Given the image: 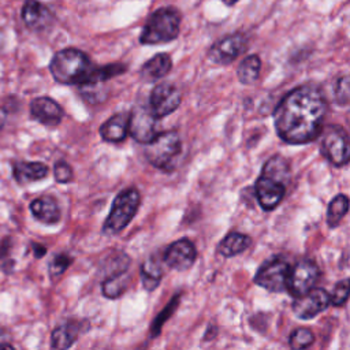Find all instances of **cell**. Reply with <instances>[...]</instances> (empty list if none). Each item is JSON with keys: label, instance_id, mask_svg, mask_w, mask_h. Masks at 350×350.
<instances>
[{"label": "cell", "instance_id": "obj_12", "mask_svg": "<svg viewBox=\"0 0 350 350\" xmlns=\"http://www.w3.org/2000/svg\"><path fill=\"white\" fill-rule=\"evenodd\" d=\"M329 305V294L321 287H312L305 294L295 297L293 302V312L297 317L308 320L313 319Z\"/></svg>", "mask_w": 350, "mask_h": 350}, {"label": "cell", "instance_id": "obj_20", "mask_svg": "<svg viewBox=\"0 0 350 350\" xmlns=\"http://www.w3.org/2000/svg\"><path fill=\"white\" fill-rule=\"evenodd\" d=\"M172 67V60L167 53H157L149 59L139 71V75L146 82H154L165 77Z\"/></svg>", "mask_w": 350, "mask_h": 350}, {"label": "cell", "instance_id": "obj_17", "mask_svg": "<svg viewBox=\"0 0 350 350\" xmlns=\"http://www.w3.org/2000/svg\"><path fill=\"white\" fill-rule=\"evenodd\" d=\"M129 134V115L115 113L100 126V135L107 142H122Z\"/></svg>", "mask_w": 350, "mask_h": 350}, {"label": "cell", "instance_id": "obj_6", "mask_svg": "<svg viewBox=\"0 0 350 350\" xmlns=\"http://www.w3.org/2000/svg\"><path fill=\"white\" fill-rule=\"evenodd\" d=\"M320 150L334 165L342 167L349 163V137L342 126L329 124L323 130Z\"/></svg>", "mask_w": 350, "mask_h": 350}, {"label": "cell", "instance_id": "obj_37", "mask_svg": "<svg viewBox=\"0 0 350 350\" xmlns=\"http://www.w3.org/2000/svg\"><path fill=\"white\" fill-rule=\"evenodd\" d=\"M227 5H232V4H235L238 0H223Z\"/></svg>", "mask_w": 350, "mask_h": 350}, {"label": "cell", "instance_id": "obj_14", "mask_svg": "<svg viewBox=\"0 0 350 350\" xmlns=\"http://www.w3.org/2000/svg\"><path fill=\"white\" fill-rule=\"evenodd\" d=\"M196 257L197 250L194 243L187 238H182L165 249L163 260L170 268L175 271H186L194 264Z\"/></svg>", "mask_w": 350, "mask_h": 350}, {"label": "cell", "instance_id": "obj_15", "mask_svg": "<svg viewBox=\"0 0 350 350\" xmlns=\"http://www.w3.org/2000/svg\"><path fill=\"white\" fill-rule=\"evenodd\" d=\"M30 115L45 126H57L63 116V108L51 97H36L30 103Z\"/></svg>", "mask_w": 350, "mask_h": 350}, {"label": "cell", "instance_id": "obj_2", "mask_svg": "<svg viewBox=\"0 0 350 350\" xmlns=\"http://www.w3.org/2000/svg\"><path fill=\"white\" fill-rule=\"evenodd\" d=\"M49 71L53 79L63 85L96 82V67L89 56L77 48H66L56 52L49 63Z\"/></svg>", "mask_w": 350, "mask_h": 350}, {"label": "cell", "instance_id": "obj_30", "mask_svg": "<svg viewBox=\"0 0 350 350\" xmlns=\"http://www.w3.org/2000/svg\"><path fill=\"white\" fill-rule=\"evenodd\" d=\"M71 261H72V258H71L68 254L62 253V254L55 256V257L51 260L49 267H48L49 275H51L52 278L60 276V275L68 268V265L71 264Z\"/></svg>", "mask_w": 350, "mask_h": 350}, {"label": "cell", "instance_id": "obj_21", "mask_svg": "<svg viewBox=\"0 0 350 350\" xmlns=\"http://www.w3.org/2000/svg\"><path fill=\"white\" fill-rule=\"evenodd\" d=\"M79 332V325L77 321L68 320L64 321L63 324L57 325L52 334H51V347L52 349H68L74 345V342L77 340Z\"/></svg>", "mask_w": 350, "mask_h": 350}, {"label": "cell", "instance_id": "obj_18", "mask_svg": "<svg viewBox=\"0 0 350 350\" xmlns=\"http://www.w3.org/2000/svg\"><path fill=\"white\" fill-rule=\"evenodd\" d=\"M30 211L33 216L44 224H55L60 220V206L53 197L42 196L31 201Z\"/></svg>", "mask_w": 350, "mask_h": 350}, {"label": "cell", "instance_id": "obj_5", "mask_svg": "<svg viewBox=\"0 0 350 350\" xmlns=\"http://www.w3.org/2000/svg\"><path fill=\"white\" fill-rule=\"evenodd\" d=\"M182 152V142L175 130L157 133L145 144V157L156 168L168 170Z\"/></svg>", "mask_w": 350, "mask_h": 350}, {"label": "cell", "instance_id": "obj_28", "mask_svg": "<svg viewBox=\"0 0 350 350\" xmlns=\"http://www.w3.org/2000/svg\"><path fill=\"white\" fill-rule=\"evenodd\" d=\"M288 342L291 349H306L314 342V335L309 328L299 327L291 332Z\"/></svg>", "mask_w": 350, "mask_h": 350}, {"label": "cell", "instance_id": "obj_10", "mask_svg": "<svg viewBox=\"0 0 350 350\" xmlns=\"http://www.w3.org/2000/svg\"><path fill=\"white\" fill-rule=\"evenodd\" d=\"M320 275V269L312 260H301L298 261L293 269H290L286 290L290 291L291 295L299 297L314 287Z\"/></svg>", "mask_w": 350, "mask_h": 350}, {"label": "cell", "instance_id": "obj_35", "mask_svg": "<svg viewBox=\"0 0 350 350\" xmlns=\"http://www.w3.org/2000/svg\"><path fill=\"white\" fill-rule=\"evenodd\" d=\"M33 250H34V256H36L37 258L42 257V256L46 253V247L42 246V245H40V243H33Z\"/></svg>", "mask_w": 350, "mask_h": 350}, {"label": "cell", "instance_id": "obj_13", "mask_svg": "<svg viewBox=\"0 0 350 350\" xmlns=\"http://www.w3.org/2000/svg\"><path fill=\"white\" fill-rule=\"evenodd\" d=\"M157 119L145 105L135 107L129 115V133L139 144H148L156 134Z\"/></svg>", "mask_w": 350, "mask_h": 350}, {"label": "cell", "instance_id": "obj_1", "mask_svg": "<svg viewBox=\"0 0 350 350\" xmlns=\"http://www.w3.org/2000/svg\"><path fill=\"white\" fill-rule=\"evenodd\" d=\"M327 108L324 93L314 85H301L290 90L272 113L279 138L287 144L316 139L321 133Z\"/></svg>", "mask_w": 350, "mask_h": 350}, {"label": "cell", "instance_id": "obj_27", "mask_svg": "<svg viewBox=\"0 0 350 350\" xmlns=\"http://www.w3.org/2000/svg\"><path fill=\"white\" fill-rule=\"evenodd\" d=\"M103 82H86L79 86V94L81 97L90 105H97L105 101L107 92L101 86Z\"/></svg>", "mask_w": 350, "mask_h": 350}, {"label": "cell", "instance_id": "obj_4", "mask_svg": "<svg viewBox=\"0 0 350 350\" xmlns=\"http://www.w3.org/2000/svg\"><path fill=\"white\" fill-rule=\"evenodd\" d=\"M139 204L141 196L137 189L129 187L120 191L112 202L111 212L103 226V232L105 235H115L124 230V227L135 216Z\"/></svg>", "mask_w": 350, "mask_h": 350}, {"label": "cell", "instance_id": "obj_11", "mask_svg": "<svg viewBox=\"0 0 350 350\" xmlns=\"http://www.w3.org/2000/svg\"><path fill=\"white\" fill-rule=\"evenodd\" d=\"M286 186L287 182L261 172L254 185V193L261 208L265 211L275 209L286 194Z\"/></svg>", "mask_w": 350, "mask_h": 350}, {"label": "cell", "instance_id": "obj_3", "mask_svg": "<svg viewBox=\"0 0 350 350\" xmlns=\"http://www.w3.org/2000/svg\"><path fill=\"white\" fill-rule=\"evenodd\" d=\"M180 14L174 7H163L156 10L146 21L139 36L144 45H156L170 42L179 34Z\"/></svg>", "mask_w": 350, "mask_h": 350}, {"label": "cell", "instance_id": "obj_26", "mask_svg": "<svg viewBox=\"0 0 350 350\" xmlns=\"http://www.w3.org/2000/svg\"><path fill=\"white\" fill-rule=\"evenodd\" d=\"M349 211V198L345 194L335 196L327 209V224L335 228Z\"/></svg>", "mask_w": 350, "mask_h": 350}, {"label": "cell", "instance_id": "obj_19", "mask_svg": "<svg viewBox=\"0 0 350 350\" xmlns=\"http://www.w3.org/2000/svg\"><path fill=\"white\" fill-rule=\"evenodd\" d=\"M12 175L19 185H29L44 179L48 167L41 161H18L12 167Z\"/></svg>", "mask_w": 350, "mask_h": 350}, {"label": "cell", "instance_id": "obj_16", "mask_svg": "<svg viewBox=\"0 0 350 350\" xmlns=\"http://www.w3.org/2000/svg\"><path fill=\"white\" fill-rule=\"evenodd\" d=\"M22 19L25 25L33 30H41L52 22V12L48 7L37 0H26L22 8Z\"/></svg>", "mask_w": 350, "mask_h": 350}, {"label": "cell", "instance_id": "obj_36", "mask_svg": "<svg viewBox=\"0 0 350 350\" xmlns=\"http://www.w3.org/2000/svg\"><path fill=\"white\" fill-rule=\"evenodd\" d=\"M3 45H4V36H3V33L0 31V49L3 48Z\"/></svg>", "mask_w": 350, "mask_h": 350}, {"label": "cell", "instance_id": "obj_23", "mask_svg": "<svg viewBox=\"0 0 350 350\" xmlns=\"http://www.w3.org/2000/svg\"><path fill=\"white\" fill-rule=\"evenodd\" d=\"M139 272L142 287L146 291H153L154 288H157L163 278V268L154 257H149L148 260H145V262H142L141 265Z\"/></svg>", "mask_w": 350, "mask_h": 350}, {"label": "cell", "instance_id": "obj_8", "mask_svg": "<svg viewBox=\"0 0 350 350\" xmlns=\"http://www.w3.org/2000/svg\"><path fill=\"white\" fill-rule=\"evenodd\" d=\"M182 101L180 90L171 82L156 85L149 96V111L156 119L172 113Z\"/></svg>", "mask_w": 350, "mask_h": 350}, {"label": "cell", "instance_id": "obj_32", "mask_svg": "<svg viewBox=\"0 0 350 350\" xmlns=\"http://www.w3.org/2000/svg\"><path fill=\"white\" fill-rule=\"evenodd\" d=\"M53 176L59 183H68L72 179V168L64 160H59L53 165Z\"/></svg>", "mask_w": 350, "mask_h": 350}, {"label": "cell", "instance_id": "obj_29", "mask_svg": "<svg viewBox=\"0 0 350 350\" xmlns=\"http://www.w3.org/2000/svg\"><path fill=\"white\" fill-rule=\"evenodd\" d=\"M334 93H335V100L339 105H347L349 104L350 85H349V77L347 75H342L336 79Z\"/></svg>", "mask_w": 350, "mask_h": 350}, {"label": "cell", "instance_id": "obj_25", "mask_svg": "<svg viewBox=\"0 0 350 350\" xmlns=\"http://www.w3.org/2000/svg\"><path fill=\"white\" fill-rule=\"evenodd\" d=\"M129 283H130V276L126 271L109 275L103 283V294L107 298L115 299L127 290Z\"/></svg>", "mask_w": 350, "mask_h": 350}, {"label": "cell", "instance_id": "obj_9", "mask_svg": "<svg viewBox=\"0 0 350 350\" xmlns=\"http://www.w3.org/2000/svg\"><path fill=\"white\" fill-rule=\"evenodd\" d=\"M247 48V38L242 33H234L216 41L208 51V57L216 64H230Z\"/></svg>", "mask_w": 350, "mask_h": 350}, {"label": "cell", "instance_id": "obj_33", "mask_svg": "<svg viewBox=\"0 0 350 350\" xmlns=\"http://www.w3.org/2000/svg\"><path fill=\"white\" fill-rule=\"evenodd\" d=\"M176 304H178V298H176V299L174 298L172 302L165 308V310H163V312L159 314V317H157V320L154 321V324H152V329H154V335L160 331V327H161L163 321L167 319V316H170L171 312L174 310V308H176Z\"/></svg>", "mask_w": 350, "mask_h": 350}, {"label": "cell", "instance_id": "obj_31", "mask_svg": "<svg viewBox=\"0 0 350 350\" xmlns=\"http://www.w3.org/2000/svg\"><path fill=\"white\" fill-rule=\"evenodd\" d=\"M347 295H349V279L345 278L336 283L332 294L329 295V304H332L334 306H340L347 301Z\"/></svg>", "mask_w": 350, "mask_h": 350}, {"label": "cell", "instance_id": "obj_7", "mask_svg": "<svg viewBox=\"0 0 350 350\" xmlns=\"http://www.w3.org/2000/svg\"><path fill=\"white\" fill-rule=\"evenodd\" d=\"M290 269L291 267L284 258L275 257L258 268L254 283L271 293L284 291Z\"/></svg>", "mask_w": 350, "mask_h": 350}, {"label": "cell", "instance_id": "obj_34", "mask_svg": "<svg viewBox=\"0 0 350 350\" xmlns=\"http://www.w3.org/2000/svg\"><path fill=\"white\" fill-rule=\"evenodd\" d=\"M8 340H10L8 332L3 327H0V349H12V345H10Z\"/></svg>", "mask_w": 350, "mask_h": 350}, {"label": "cell", "instance_id": "obj_24", "mask_svg": "<svg viewBox=\"0 0 350 350\" xmlns=\"http://www.w3.org/2000/svg\"><path fill=\"white\" fill-rule=\"evenodd\" d=\"M261 70V60L257 55L246 56L238 66V79L243 85H252L258 79Z\"/></svg>", "mask_w": 350, "mask_h": 350}, {"label": "cell", "instance_id": "obj_22", "mask_svg": "<svg viewBox=\"0 0 350 350\" xmlns=\"http://www.w3.org/2000/svg\"><path fill=\"white\" fill-rule=\"evenodd\" d=\"M252 243L250 237L241 234V232H230L227 234L221 242L217 246V252L223 256V257H234L242 252H245Z\"/></svg>", "mask_w": 350, "mask_h": 350}]
</instances>
